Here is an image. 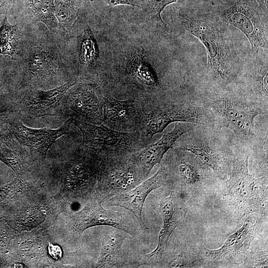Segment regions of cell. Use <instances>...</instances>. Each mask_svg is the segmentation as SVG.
Here are the masks:
<instances>
[{
	"label": "cell",
	"mask_w": 268,
	"mask_h": 268,
	"mask_svg": "<svg viewBox=\"0 0 268 268\" xmlns=\"http://www.w3.org/2000/svg\"><path fill=\"white\" fill-rule=\"evenodd\" d=\"M45 26L37 23L21 31L15 57L19 62L18 89L49 90L73 78L62 59L57 43Z\"/></svg>",
	"instance_id": "1"
},
{
	"label": "cell",
	"mask_w": 268,
	"mask_h": 268,
	"mask_svg": "<svg viewBox=\"0 0 268 268\" xmlns=\"http://www.w3.org/2000/svg\"><path fill=\"white\" fill-rule=\"evenodd\" d=\"M177 19L181 26L204 46L207 67L215 79L227 84L242 71L244 62L238 55L228 25L215 12L200 14L180 9Z\"/></svg>",
	"instance_id": "2"
},
{
	"label": "cell",
	"mask_w": 268,
	"mask_h": 268,
	"mask_svg": "<svg viewBox=\"0 0 268 268\" xmlns=\"http://www.w3.org/2000/svg\"><path fill=\"white\" fill-rule=\"evenodd\" d=\"M73 123L81 134L82 144L104 155H131L152 142L140 131L122 132L78 120Z\"/></svg>",
	"instance_id": "3"
},
{
	"label": "cell",
	"mask_w": 268,
	"mask_h": 268,
	"mask_svg": "<svg viewBox=\"0 0 268 268\" xmlns=\"http://www.w3.org/2000/svg\"><path fill=\"white\" fill-rule=\"evenodd\" d=\"M252 0H242L215 12L228 25L240 30L249 40L252 56L268 57V11Z\"/></svg>",
	"instance_id": "4"
},
{
	"label": "cell",
	"mask_w": 268,
	"mask_h": 268,
	"mask_svg": "<svg viewBox=\"0 0 268 268\" xmlns=\"http://www.w3.org/2000/svg\"><path fill=\"white\" fill-rule=\"evenodd\" d=\"M146 179L131 155H104L98 174L95 198L103 201Z\"/></svg>",
	"instance_id": "5"
},
{
	"label": "cell",
	"mask_w": 268,
	"mask_h": 268,
	"mask_svg": "<svg viewBox=\"0 0 268 268\" xmlns=\"http://www.w3.org/2000/svg\"><path fill=\"white\" fill-rule=\"evenodd\" d=\"M102 201L94 198L71 218L70 230L75 235L97 226H111L123 230L131 237L142 239L148 234L130 211H116L104 208Z\"/></svg>",
	"instance_id": "6"
},
{
	"label": "cell",
	"mask_w": 268,
	"mask_h": 268,
	"mask_svg": "<svg viewBox=\"0 0 268 268\" xmlns=\"http://www.w3.org/2000/svg\"><path fill=\"white\" fill-rule=\"evenodd\" d=\"M73 78L59 87L42 90L18 89L13 95L12 110L18 119H34L48 116H61L62 99L67 91L77 83Z\"/></svg>",
	"instance_id": "7"
},
{
	"label": "cell",
	"mask_w": 268,
	"mask_h": 268,
	"mask_svg": "<svg viewBox=\"0 0 268 268\" xmlns=\"http://www.w3.org/2000/svg\"><path fill=\"white\" fill-rule=\"evenodd\" d=\"M76 89L67 91L62 101L61 115L94 125L102 124L104 96L99 84L79 82Z\"/></svg>",
	"instance_id": "8"
},
{
	"label": "cell",
	"mask_w": 268,
	"mask_h": 268,
	"mask_svg": "<svg viewBox=\"0 0 268 268\" xmlns=\"http://www.w3.org/2000/svg\"><path fill=\"white\" fill-rule=\"evenodd\" d=\"M208 106L218 115L222 126L231 130L241 140L247 141L253 136L255 118L266 113L255 104L233 97L211 101Z\"/></svg>",
	"instance_id": "9"
},
{
	"label": "cell",
	"mask_w": 268,
	"mask_h": 268,
	"mask_svg": "<svg viewBox=\"0 0 268 268\" xmlns=\"http://www.w3.org/2000/svg\"><path fill=\"white\" fill-rule=\"evenodd\" d=\"M202 111L188 105L160 103L143 108L139 131L152 139L174 122L198 123Z\"/></svg>",
	"instance_id": "10"
},
{
	"label": "cell",
	"mask_w": 268,
	"mask_h": 268,
	"mask_svg": "<svg viewBox=\"0 0 268 268\" xmlns=\"http://www.w3.org/2000/svg\"><path fill=\"white\" fill-rule=\"evenodd\" d=\"M72 124L73 119L70 118L58 129H35L26 126L14 117L10 126L14 138L29 149L33 160H42L55 141L69 134Z\"/></svg>",
	"instance_id": "11"
},
{
	"label": "cell",
	"mask_w": 268,
	"mask_h": 268,
	"mask_svg": "<svg viewBox=\"0 0 268 268\" xmlns=\"http://www.w3.org/2000/svg\"><path fill=\"white\" fill-rule=\"evenodd\" d=\"M248 158L247 156L243 160H236L234 163L230 178L227 181L229 201L234 205H237L238 209H245L246 213L253 211L251 206L254 209L261 201L258 199L262 196L263 184L261 180L251 175L248 170Z\"/></svg>",
	"instance_id": "12"
},
{
	"label": "cell",
	"mask_w": 268,
	"mask_h": 268,
	"mask_svg": "<svg viewBox=\"0 0 268 268\" xmlns=\"http://www.w3.org/2000/svg\"><path fill=\"white\" fill-rule=\"evenodd\" d=\"M168 173L164 164L156 172L146 178L134 188L104 200L105 206L122 207L132 213L139 221L142 228L149 233L144 223L142 212L144 202L148 195L153 190L164 186L168 181Z\"/></svg>",
	"instance_id": "13"
},
{
	"label": "cell",
	"mask_w": 268,
	"mask_h": 268,
	"mask_svg": "<svg viewBox=\"0 0 268 268\" xmlns=\"http://www.w3.org/2000/svg\"><path fill=\"white\" fill-rule=\"evenodd\" d=\"M159 209L163 225L159 233L157 247L151 252L140 257V266H155L158 265L167 249L172 234L183 221L184 214L183 208L179 199L173 192H171L169 196L161 200Z\"/></svg>",
	"instance_id": "14"
},
{
	"label": "cell",
	"mask_w": 268,
	"mask_h": 268,
	"mask_svg": "<svg viewBox=\"0 0 268 268\" xmlns=\"http://www.w3.org/2000/svg\"><path fill=\"white\" fill-rule=\"evenodd\" d=\"M143 111L142 104L134 99L105 97L102 124L122 132L139 131Z\"/></svg>",
	"instance_id": "15"
},
{
	"label": "cell",
	"mask_w": 268,
	"mask_h": 268,
	"mask_svg": "<svg viewBox=\"0 0 268 268\" xmlns=\"http://www.w3.org/2000/svg\"><path fill=\"white\" fill-rule=\"evenodd\" d=\"M193 125L176 122L174 129L165 133L155 142H151L141 149L131 154V157L147 178L153 167L160 164L167 152L184 134L193 129Z\"/></svg>",
	"instance_id": "16"
},
{
	"label": "cell",
	"mask_w": 268,
	"mask_h": 268,
	"mask_svg": "<svg viewBox=\"0 0 268 268\" xmlns=\"http://www.w3.org/2000/svg\"><path fill=\"white\" fill-rule=\"evenodd\" d=\"M131 237L120 229L106 226L102 237L101 247L96 268H134L140 266L139 256L134 257L123 249L127 238Z\"/></svg>",
	"instance_id": "17"
},
{
	"label": "cell",
	"mask_w": 268,
	"mask_h": 268,
	"mask_svg": "<svg viewBox=\"0 0 268 268\" xmlns=\"http://www.w3.org/2000/svg\"><path fill=\"white\" fill-rule=\"evenodd\" d=\"M15 14L21 28L44 23L55 39L58 22L55 15L54 0H15Z\"/></svg>",
	"instance_id": "18"
},
{
	"label": "cell",
	"mask_w": 268,
	"mask_h": 268,
	"mask_svg": "<svg viewBox=\"0 0 268 268\" xmlns=\"http://www.w3.org/2000/svg\"><path fill=\"white\" fill-rule=\"evenodd\" d=\"M76 54L77 63L73 78L78 82L97 83L99 48L94 32L88 25L76 37Z\"/></svg>",
	"instance_id": "19"
},
{
	"label": "cell",
	"mask_w": 268,
	"mask_h": 268,
	"mask_svg": "<svg viewBox=\"0 0 268 268\" xmlns=\"http://www.w3.org/2000/svg\"><path fill=\"white\" fill-rule=\"evenodd\" d=\"M255 225L254 221L247 218L242 227L231 234L223 245L215 250L206 249L207 258L213 261L226 260L246 250L253 240Z\"/></svg>",
	"instance_id": "20"
},
{
	"label": "cell",
	"mask_w": 268,
	"mask_h": 268,
	"mask_svg": "<svg viewBox=\"0 0 268 268\" xmlns=\"http://www.w3.org/2000/svg\"><path fill=\"white\" fill-rule=\"evenodd\" d=\"M126 73L133 83L146 91L154 90L160 85L159 78L148 62L142 48L132 54Z\"/></svg>",
	"instance_id": "21"
},
{
	"label": "cell",
	"mask_w": 268,
	"mask_h": 268,
	"mask_svg": "<svg viewBox=\"0 0 268 268\" xmlns=\"http://www.w3.org/2000/svg\"><path fill=\"white\" fill-rule=\"evenodd\" d=\"M0 160L13 171L22 174L33 160L29 149L11 135L0 136Z\"/></svg>",
	"instance_id": "22"
},
{
	"label": "cell",
	"mask_w": 268,
	"mask_h": 268,
	"mask_svg": "<svg viewBox=\"0 0 268 268\" xmlns=\"http://www.w3.org/2000/svg\"><path fill=\"white\" fill-rule=\"evenodd\" d=\"M55 15L58 22L57 41L70 32L77 22L82 8V0H54Z\"/></svg>",
	"instance_id": "23"
},
{
	"label": "cell",
	"mask_w": 268,
	"mask_h": 268,
	"mask_svg": "<svg viewBox=\"0 0 268 268\" xmlns=\"http://www.w3.org/2000/svg\"><path fill=\"white\" fill-rule=\"evenodd\" d=\"M247 76L252 91L268 102V57L252 56L248 67Z\"/></svg>",
	"instance_id": "24"
},
{
	"label": "cell",
	"mask_w": 268,
	"mask_h": 268,
	"mask_svg": "<svg viewBox=\"0 0 268 268\" xmlns=\"http://www.w3.org/2000/svg\"><path fill=\"white\" fill-rule=\"evenodd\" d=\"M178 149L191 153L199 165L211 169L219 176H223L218 154L209 144L203 142H189Z\"/></svg>",
	"instance_id": "25"
},
{
	"label": "cell",
	"mask_w": 268,
	"mask_h": 268,
	"mask_svg": "<svg viewBox=\"0 0 268 268\" xmlns=\"http://www.w3.org/2000/svg\"><path fill=\"white\" fill-rule=\"evenodd\" d=\"M21 34L18 25L9 24L5 16L0 28V54L10 56L12 60H15Z\"/></svg>",
	"instance_id": "26"
},
{
	"label": "cell",
	"mask_w": 268,
	"mask_h": 268,
	"mask_svg": "<svg viewBox=\"0 0 268 268\" xmlns=\"http://www.w3.org/2000/svg\"><path fill=\"white\" fill-rule=\"evenodd\" d=\"M178 0H141V8L151 21L166 28L161 14L168 5Z\"/></svg>",
	"instance_id": "27"
},
{
	"label": "cell",
	"mask_w": 268,
	"mask_h": 268,
	"mask_svg": "<svg viewBox=\"0 0 268 268\" xmlns=\"http://www.w3.org/2000/svg\"><path fill=\"white\" fill-rule=\"evenodd\" d=\"M176 173L181 179L188 184H194L200 180L198 170L189 162L181 159L177 161Z\"/></svg>",
	"instance_id": "28"
},
{
	"label": "cell",
	"mask_w": 268,
	"mask_h": 268,
	"mask_svg": "<svg viewBox=\"0 0 268 268\" xmlns=\"http://www.w3.org/2000/svg\"><path fill=\"white\" fill-rule=\"evenodd\" d=\"M45 215L38 209H32L21 214L18 219V224L22 229L32 228L42 223Z\"/></svg>",
	"instance_id": "29"
},
{
	"label": "cell",
	"mask_w": 268,
	"mask_h": 268,
	"mask_svg": "<svg viewBox=\"0 0 268 268\" xmlns=\"http://www.w3.org/2000/svg\"><path fill=\"white\" fill-rule=\"evenodd\" d=\"M24 184V182L22 179L16 178L6 186L0 188V202L6 197L11 190L19 188Z\"/></svg>",
	"instance_id": "30"
},
{
	"label": "cell",
	"mask_w": 268,
	"mask_h": 268,
	"mask_svg": "<svg viewBox=\"0 0 268 268\" xmlns=\"http://www.w3.org/2000/svg\"><path fill=\"white\" fill-rule=\"evenodd\" d=\"M109 6L129 5L141 8V0H104Z\"/></svg>",
	"instance_id": "31"
},
{
	"label": "cell",
	"mask_w": 268,
	"mask_h": 268,
	"mask_svg": "<svg viewBox=\"0 0 268 268\" xmlns=\"http://www.w3.org/2000/svg\"><path fill=\"white\" fill-rule=\"evenodd\" d=\"M48 251L50 256L55 260H59L62 257L63 252L62 249L57 245L49 243Z\"/></svg>",
	"instance_id": "32"
},
{
	"label": "cell",
	"mask_w": 268,
	"mask_h": 268,
	"mask_svg": "<svg viewBox=\"0 0 268 268\" xmlns=\"http://www.w3.org/2000/svg\"><path fill=\"white\" fill-rule=\"evenodd\" d=\"M12 6V0H8L3 2L0 5V14H6L9 10L11 8Z\"/></svg>",
	"instance_id": "33"
},
{
	"label": "cell",
	"mask_w": 268,
	"mask_h": 268,
	"mask_svg": "<svg viewBox=\"0 0 268 268\" xmlns=\"http://www.w3.org/2000/svg\"><path fill=\"white\" fill-rule=\"evenodd\" d=\"M15 268H23V265L22 264L16 263L14 265Z\"/></svg>",
	"instance_id": "34"
}]
</instances>
